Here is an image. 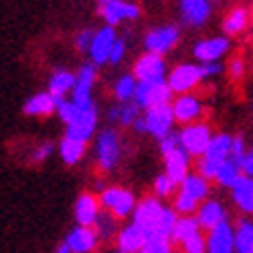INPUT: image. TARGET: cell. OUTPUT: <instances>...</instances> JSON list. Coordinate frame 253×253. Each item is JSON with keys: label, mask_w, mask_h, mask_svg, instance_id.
<instances>
[{"label": "cell", "mask_w": 253, "mask_h": 253, "mask_svg": "<svg viewBox=\"0 0 253 253\" xmlns=\"http://www.w3.org/2000/svg\"><path fill=\"white\" fill-rule=\"evenodd\" d=\"M230 145H233V137L230 135H216L212 137V141H210L206 154L202 156V160L197 164V170H199V176L202 178H216V172L218 168L222 166L228 156H230Z\"/></svg>", "instance_id": "6da1fadb"}, {"label": "cell", "mask_w": 253, "mask_h": 253, "mask_svg": "<svg viewBox=\"0 0 253 253\" xmlns=\"http://www.w3.org/2000/svg\"><path fill=\"white\" fill-rule=\"evenodd\" d=\"M162 212H164V206L158 202L156 197H143L141 202L135 206V210H133V224H137L147 235V241L154 237Z\"/></svg>", "instance_id": "7a4b0ae2"}, {"label": "cell", "mask_w": 253, "mask_h": 253, "mask_svg": "<svg viewBox=\"0 0 253 253\" xmlns=\"http://www.w3.org/2000/svg\"><path fill=\"white\" fill-rule=\"evenodd\" d=\"M100 204L106 208L117 220H121L125 216H129L135 210V197H133L131 191H126V189L112 187V189H104L102 191Z\"/></svg>", "instance_id": "3957f363"}, {"label": "cell", "mask_w": 253, "mask_h": 253, "mask_svg": "<svg viewBox=\"0 0 253 253\" xmlns=\"http://www.w3.org/2000/svg\"><path fill=\"white\" fill-rule=\"evenodd\" d=\"M181 137V147L189 154V156H204L210 141H212V133H210V126L204 123H195L189 125L178 133Z\"/></svg>", "instance_id": "277c9868"}, {"label": "cell", "mask_w": 253, "mask_h": 253, "mask_svg": "<svg viewBox=\"0 0 253 253\" xmlns=\"http://www.w3.org/2000/svg\"><path fill=\"white\" fill-rule=\"evenodd\" d=\"M172 96V89L168 87V83H137L135 89V102L139 104V108H156L168 104Z\"/></svg>", "instance_id": "5b68a950"}, {"label": "cell", "mask_w": 253, "mask_h": 253, "mask_svg": "<svg viewBox=\"0 0 253 253\" xmlns=\"http://www.w3.org/2000/svg\"><path fill=\"white\" fill-rule=\"evenodd\" d=\"M164 73H166V65L162 56L158 54L147 52L135 62V77L139 79V83H162Z\"/></svg>", "instance_id": "8992f818"}, {"label": "cell", "mask_w": 253, "mask_h": 253, "mask_svg": "<svg viewBox=\"0 0 253 253\" xmlns=\"http://www.w3.org/2000/svg\"><path fill=\"white\" fill-rule=\"evenodd\" d=\"M119 156H121L119 135L112 129L100 133V137H98V162H100L102 170H112L114 164L119 162Z\"/></svg>", "instance_id": "52a82bcc"}, {"label": "cell", "mask_w": 253, "mask_h": 253, "mask_svg": "<svg viewBox=\"0 0 253 253\" xmlns=\"http://www.w3.org/2000/svg\"><path fill=\"white\" fill-rule=\"evenodd\" d=\"M174 121V112L170 104H164V106H156L150 108L145 114V126H147V133H152L158 139H162L170 133V126Z\"/></svg>", "instance_id": "ba28073f"}, {"label": "cell", "mask_w": 253, "mask_h": 253, "mask_svg": "<svg viewBox=\"0 0 253 253\" xmlns=\"http://www.w3.org/2000/svg\"><path fill=\"white\" fill-rule=\"evenodd\" d=\"M93 79H96V67H93V65H83L81 71H79L75 87H73V104L79 106L81 110H87V108L93 106V104H91Z\"/></svg>", "instance_id": "9c48e42d"}, {"label": "cell", "mask_w": 253, "mask_h": 253, "mask_svg": "<svg viewBox=\"0 0 253 253\" xmlns=\"http://www.w3.org/2000/svg\"><path fill=\"white\" fill-rule=\"evenodd\" d=\"M178 42V29L168 25V27H160V29H154L145 36V48L150 50V54H164L168 52L174 44Z\"/></svg>", "instance_id": "30bf717a"}, {"label": "cell", "mask_w": 253, "mask_h": 253, "mask_svg": "<svg viewBox=\"0 0 253 253\" xmlns=\"http://www.w3.org/2000/svg\"><path fill=\"white\" fill-rule=\"evenodd\" d=\"M199 79H202V73H199V67L195 65H181L176 67L170 77H168V87L172 91H178V93H187L189 89H193Z\"/></svg>", "instance_id": "8fae6325"}, {"label": "cell", "mask_w": 253, "mask_h": 253, "mask_svg": "<svg viewBox=\"0 0 253 253\" xmlns=\"http://www.w3.org/2000/svg\"><path fill=\"white\" fill-rule=\"evenodd\" d=\"M235 251V230L226 220L210 230L208 237V253H233Z\"/></svg>", "instance_id": "7c38bea8"}, {"label": "cell", "mask_w": 253, "mask_h": 253, "mask_svg": "<svg viewBox=\"0 0 253 253\" xmlns=\"http://www.w3.org/2000/svg\"><path fill=\"white\" fill-rule=\"evenodd\" d=\"M96 123H98V110H96V106H91L87 110H83L75 123L69 125L67 137H69V139H75V141L85 143L89 137H91L93 129H96Z\"/></svg>", "instance_id": "4fadbf2b"}, {"label": "cell", "mask_w": 253, "mask_h": 253, "mask_svg": "<svg viewBox=\"0 0 253 253\" xmlns=\"http://www.w3.org/2000/svg\"><path fill=\"white\" fill-rule=\"evenodd\" d=\"M65 243L69 245V249L73 253H91L98 247V237H96V233H93V228L75 226L67 235Z\"/></svg>", "instance_id": "5bb4252c"}, {"label": "cell", "mask_w": 253, "mask_h": 253, "mask_svg": "<svg viewBox=\"0 0 253 253\" xmlns=\"http://www.w3.org/2000/svg\"><path fill=\"white\" fill-rule=\"evenodd\" d=\"M117 42V36H114V29L108 25L100 29L96 36H93V42H91V48H89V54L93 58L96 65H102V62L110 60V52H112V46Z\"/></svg>", "instance_id": "9a60e30c"}, {"label": "cell", "mask_w": 253, "mask_h": 253, "mask_svg": "<svg viewBox=\"0 0 253 253\" xmlns=\"http://www.w3.org/2000/svg\"><path fill=\"white\" fill-rule=\"evenodd\" d=\"M164 164H166V176L172 181V185H178L185 181L187 170H189V154L178 147V150L170 152L164 156Z\"/></svg>", "instance_id": "2e32d148"}, {"label": "cell", "mask_w": 253, "mask_h": 253, "mask_svg": "<svg viewBox=\"0 0 253 253\" xmlns=\"http://www.w3.org/2000/svg\"><path fill=\"white\" fill-rule=\"evenodd\" d=\"M98 216H100V202L91 193H83L77 199V204H75V220H77V224L91 228Z\"/></svg>", "instance_id": "e0dca14e"}, {"label": "cell", "mask_w": 253, "mask_h": 253, "mask_svg": "<svg viewBox=\"0 0 253 253\" xmlns=\"http://www.w3.org/2000/svg\"><path fill=\"white\" fill-rule=\"evenodd\" d=\"M117 243H119V251L139 253L145 247V243H147V235L137 224H129V226H125L119 233Z\"/></svg>", "instance_id": "ac0fdd59"}, {"label": "cell", "mask_w": 253, "mask_h": 253, "mask_svg": "<svg viewBox=\"0 0 253 253\" xmlns=\"http://www.w3.org/2000/svg\"><path fill=\"white\" fill-rule=\"evenodd\" d=\"M224 220H226V212H224L222 204L216 202V199H210V202L199 206V210H197V222L206 230H214L218 224H222Z\"/></svg>", "instance_id": "d6986e66"}, {"label": "cell", "mask_w": 253, "mask_h": 253, "mask_svg": "<svg viewBox=\"0 0 253 253\" xmlns=\"http://www.w3.org/2000/svg\"><path fill=\"white\" fill-rule=\"evenodd\" d=\"M102 17L106 19V23L112 27L123 19H135L139 17V6L131 2H123V0H112L108 4H102Z\"/></svg>", "instance_id": "ffe728a7"}, {"label": "cell", "mask_w": 253, "mask_h": 253, "mask_svg": "<svg viewBox=\"0 0 253 253\" xmlns=\"http://www.w3.org/2000/svg\"><path fill=\"white\" fill-rule=\"evenodd\" d=\"M228 50V40L226 38H212V40H204L195 46L193 54L202 62H216L220 56Z\"/></svg>", "instance_id": "44dd1931"}, {"label": "cell", "mask_w": 253, "mask_h": 253, "mask_svg": "<svg viewBox=\"0 0 253 253\" xmlns=\"http://www.w3.org/2000/svg\"><path fill=\"white\" fill-rule=\"evenodd\" d=\"M183 19L187 25H202L210 15V0H181Z\"/></svg>", "instance_id": "7402d4cb"}, {"label": "cell", "mask_w": 253, "mask_h": 253, "mask_svg": "<svg viewBox=\"0 0 253 253\" xmlns=\"http://www.w3.org/2000/svg\"><path fill=\"white\" fill-rule=\"evenodd\" d=\"M172 112H174V119L181 121V123H193L195 119H199L202 114V104L195 96H187L183 93L181 98H176V102L172 104Z\"/></svg>", "instance_id": "603a6c76"}, {"label": "cell", "mask_w": 253, "mask_h": 253, "mask_svg": "<svg viewBox=\"0 0 253 253\" xmlns=\"http://www.w3.org/2000/svg\"><path fill=\"white\" fill-rule=\"evenodd\" d=\"M75 83H77V77H73L69 71H56L54 75H52V79H50V96L54 98L56 108L65 102L62 98H65V93L69 89L75 87Z\"/></svg>", "instance_id": "cb8c5ba5"}, {"label": "cell", "mask_w": 253, "mask_h": 253, "mask_svg": "<svg viewBox=\"0 0 253 253\" xmlns=\"http://www.w3.org/2000/svg\"><path fill=\"white\" fill-rule=\"evenodd\" d=\"M233 199L235 204L247 214H253V178L241 176L233 187Z\"/></svg>", "instance_id": "d4e9b609"}, {"label": "cell", "mask_w": 253, "mask_h": 253, "mask_svg": "<svg viewBox=\"0 0 253 253\" xmlns=\"http://www.w3.org/2000/svg\"><path fill=\"white\" fill-rule=\"evenodd\" d=\"M199 222H197V218L193 216H183V218H178L176 220V226L172 230V241L174 243H185V241L189 239H193L195 235H199Z\"/></svg>", "instance_id": "484cf974"}, {"label": "cell", "mask_w": 253, "mask_h": 253, "mask_svg": "<svg viewBox=\"0 0 253 253\" xmlns=\"http://www.w3.org/2000/svg\"><path fill=\"white\" fill-rule=\"evenodd\" d=\"M181 191L187 193L189 197H193L195 202H202V199L208 197L210 187H208L206 178H202L199 174H187L185 181L181 183Z\"/></svg>", "instance_id": "4316f807"}, {"label": "cell", "mask_w": 253, "mask_h": 253, "mask_svg": "<svg viewBox=\"0 0 253 253\" xmlns=\"http://www.w3.org/2000/svg\"><path fill=\"white\" fill-rule=\"evenodd\" d=\"M235 249L237 253H253V222L241 220L235 230Z\"/></svg>", "instance_id": "83f0119b"}, {"label": "cell", "mask_w": 253, "mask_h": 253, "mask_svg": "<svg viewBox=\"0 0 253 253\" xmlns=\"http://www.w3.org/2000/svg\"><path fill=\"white\" fill-rule=\"evenodd\" d=\"M93 233H96L98 241H110L114 235H117V218H114L110 212H100V216L93 222Z\"/></svg>", "instance_id": "f1b7e54d"}, {"label": "cell", "mask_w": 253, "mask_h": 253, "mask_svg": "<svg viewBox=\"0 0 253 253\" xmlns=\"http://www.w3.org/2000/svg\"><path fill=\"white\" fill-rule=\"evenodd\" d=\"M176 220H178V216H176L174 210H172V208H164V212H162V216H160V222H158L156 233H154L152 239L170 241V239H172V230H174V226H176Z\"/></svg>", "instance_id": "f546056e"}, {"label": "cell", "mask_w": 253, "mask_h": 253, "mask_svg": "<svg viewBox=\"0 0 253 253\" xmlns=\"http://www.w3.org/2000/svg\"><path fill=\"white\" fill-rule=\"evenodd\" d=\"M137 114H139V104L137 102H121L117 108L110 110V121H119L121 125H133Z\"/></svg>", "instance_id": "4dcf8cb0"}, {"label": "cell", "mask_w": 253, "mask_h": 253, "mask_svg": "<svg viewBox=\"0 0 253 253\" xmlns=\"http://www.w3.org/2000/svg\"><path fill=\"white\" fill-rule=\"evenodd\" d=\"M54 108H56V102L50 93H38V96H34L25 104L23 110L27 114H50L54 112Z\"/></svg>", "instance_id": "1f68e13d"}, {"label": "cell", "mask_w": 253, "mask_h": 253, "mask_svg": "<svg viewBox=\"0 0 253 253\" xmlns=\"http://www.w3.org/2000/svg\"><path fill=\"white\" fill-rule=\"evenodd\" d=\"M83 152H85V143H81V141L65 137L60 143V156H62V160H65V164H71V166L77 164L83 158Z\"/></svg>", "instance_id": "d6a6232c"}, {"label": "cell", "mask_w": 253, "mask_h": 253, "mask_svg": "<svg viewBox=\"0 0 253 253\" xmlns=\"http://www.w3.org/2000/svg\"><path fill=\"white\" fill-rule=\"evenodd\" d=\"M239 178H241V168L237 164H233L230 160H226L222 166L218 168V172H216V183L222 185V187H230V189H233Z\"/></svg>", "instance_id": "836d02e7"}, {"label": "cell", "mask_w": 253, "mask_h": 253, "mask_svg": "<svg viewBox=\"0 0 253 253\" xmlns=\"http://www.w3.org/2000/svg\"><path fill=\"white\" fill-rule=\"evenodd\" d=\"M247 25V10H243V8H235L233 13H230L228 17H226V21H224V34H228V36H235V34H239L241 29H243Z\"/></svg>", "instance_id": "e575fe53"}, {"label": "cell", "mask_w": 253, "mask_h": 253, "mask_svg": "<svg viewBox=\"0 0 253 253\" xmlns=\"http://www.w3.org/2000/svg\"><path fill=\"white\" fill-rule=\"evenodd\" d=\"M135 89H137V83H135V77L131 75H125L119 79L117 83V89H114V93H117V98L121 102H129L131 98H135Z\"/></svg>", "instance_id": "d590c367"}, {"label": "cell", "mask_w": 253, "mask_h": 253, "mask_svg": "<svg viewBox=\"0 0 253 253\" xmlns=\"http://www.w3.org/2000/svg\"><path fill=\"white\" fill-rule=\"evenodd\" d=\"M195 210H197V202H195L193 197H189L183 191L176 195V199H174V212H181V214L189 216L191 212H195Z\"/></svg>", "instance_id": "8d00e7d4"}, {"label": "cell", "mask_w": 253, "mask_h": 253, "mask_svg": "<svg viewBox=\"0 0 253 253\" xmlns=\"http://www.w3.org/2000/svg\"><path fill=\"white\" fill-rule=\"evenodd\" d=\"M83 110L79 108V106H75L73 102H62L60 106H58V114H60V119L65 121L67 125H73L77 119H79V114H81Z\"/></svg>", "instance_id": "74e56055"}, {"label": "cell", "mask_w": 253, "mask_h": 253, "mask_svg": "<svg viewBox=\"0 0 253 253\" xmlns=\"http://www.w3.org/2000/svg\"><path fill=\"white\" fill-rule=\"evenodd\" d=\"M243 158H245V141H243V137H241V135L233 137V145H230L228 160L241 168V164H243Z\"/></svg>", "instance_id": "f35d334b"}, {"label": "cell", "mask_w": 253, "mask_h": 253, "mask_svg": "<svg viewBox=\"0 0 253 253\" xmlns=\"http://www.w3.org/2000/svg\"><path fill=\"white\" fill-rule=\"evenodd\" d=\"M139 253H172V247H170V241L150 239Z\"/></svg>", "instance_id": "ab89813d"}, {"label": "cell", "mask_w": 253, "mask_h": 253, "mask_svg": "<svg viewBox=\"0 0 253 253\" xmlns=\"http://www.w3.org/2000/svg\"><path fill=\"white\" fill-rule=\"evenodd\" d=\"M181 247H183V253H206L208 241H206L202 235H195L193 239L185 241V243H183Z\"/></svg>", "instance_id": "60d3db41"}, {"label": "cell", "mask_w": 253, "mask_h": 253, "mask_svg": "<svg viewBox=\"0 0 253 253\" xmlns=\"http://www.w3.org/2000/svg\"><path fill=\"white\" fill-rule=\"evenodd\" d=\"M172 189H174V185H172V181H170V178H168L166 174L156 176L154 191H156V195H158V197H168V195L172 193Z\"/></svg>", "instance_id": "b9f144b4"}, {"label": "cell", "mask_w": 253, "mask_h": 253, "mask_svg": "<svg viewBox=\"0 0 253 253\" xmlns=\"http://www.w3.org/2000/svg\"><path fill=\"white\" fill-rule=\"evenodd\" d=\"M178 147H181V137H178L176 133H168L166 137H162V139H160V150H162L164 156L174 152V150H178Z\"/></svg>", "instance_id": "7bdbcfd3"}, {"label": "cell", "mask_w": 253, "mask_h": 253, "mask_svg": "<svg viewBox=\"0 0 253 253\" xmlns=\"http://www.w3.org/2000/svg\"><path fill=\"white\" fill-rule=\"evenodd\" d=\"M93 36H96V34H93V31H89V29L81 31V34L77 36V42H75L77 48H79V50H89V48H91V42H93Z\"/></svg>", "instance_id": "ee69618b"}, {"label": "cell", "mask_w": 253, "mask_h": 253, "mask_svg": "<svg viewBox=\"0 0 253 253\" xmlns=\"http://www.w3.org/2000/svg\"><path fill=\"white\" fill-rule=\"evenodd\" d=\"M123 54H125V42L117 40V42H114V46H112V52H110V62H114V65L121 62Z\"/></svg>", "instance_id": "f6af8a7d"}, {"label": "cell", "mask_w": 253, "mask_h": 253, "mask_svg": "<svg viewBox=\"0 0 253 253\" xmlns=\"http://www.w3.org/2000/svg\"><path fill=\"white\" fill-rule=\"evenodd\" d=\"M222 71V65H218V62H204L202 67H199V73H202V77H210V75H216V73Z\"/></svg>", "instance_id": "bcb514c9"}, {"label": "cell", "mask_w": 253, "mask_h": 253, "mask_svg": "<svg viewBox=\"0 0 253 253\" xmlns=\"http://www.w3.org/2000/svg\"><path fill=\"white\" fill-rule=\"evenodd\" d=\"M241 170L245 172V176L253 178V150H249L243 158V164H241Z\"/></svg>", "instance_id": "7dc6e473"}, {"label": "cell", "mask_w": 253, "mask_h": 253, "mask_svg": "<svg viewBox=\"0 0 253 253\" xmlns=\"http://www.w3.org/2000/svg\"><path fill=\"white\" fill-rule=\"evenodd\" d=\"M50 154H52V143H44V145L38 147V152L34 154V160L36 162H44Z\"/></svg>", "instance_id": "c3c4849f"}, {"label": "cell", "mask_w": 253, "mask_h": 253, "mask_svg": "<svg viewBox=\"0 0 253 253\" xmlns=\"http://www.w3.org/2000/svg\"><path fill=\"white\" fill-rule=\"evenodd\" d=\"M243 71H245V62L241 58H235L233 62H230V75H233L235 79H239L241 75H243Z\"/></svg>", "instance_id": "681fc988"}, {"label": "cell", "mask_w": 253, "mask_h": 253, "mask_svg": "<svg viewBox=\"0 0 253 253\" xmlns=\"http://www.w3.org/2000/svg\"><path fill=\"white\" fill-rule=\"evenodd\" d=\"M133 126H135V131H137V133H147L145 119H139V117H137V119H135V123H133Z\"/></svg>", "instance_id": "f907efd6"}, {"label": "cell", "mask_w": 253, "mask_h": 253, "mask_svg": "<svg viewBox=\"0 0 253 253\" xmlns=\"http://www.w3.org/2000/svg\"><path fill=\"white\" fill-rule=\"evenodd\" d=\"M56 253H73V251L69 249V245H67V243H60V245L56 247Z\"/></svg>", "instance_id": "816d5d0a"}, {"label": "cell", "mask_w": 253, "mask_h": 253, "mask_svg": "<svg viewBox=\"0 0 253 253\" xmlns=\"http://www.w3.org/2000/svg\"><path fill=\"white\" fill-rule=\"evenodd\" d=\"M100 2H102V4H108V2H112V0H100Z\"/></svg>", "instance_id": "f5cc1de1"}]
</instances>
